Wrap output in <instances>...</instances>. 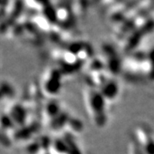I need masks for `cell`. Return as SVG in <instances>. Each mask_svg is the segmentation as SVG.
I'll list each match as a JSON object with an SVG mask.
<instances>
[{
  "label": "cell",
  "mask_w": 154,
  "mask_h": 154,
  "mask_svg": "<svg viewBox=\"0 0 154 154\" xmlns=\"http://www.w3.org/2000/svg\"><path fill=\"white\" fill-rule=\"evenodd\" d=\"M35 2L38 4H48L49 0H35Z\"/></svg>",
  "instance_id": "6da1fadb"
}]
</instances>
